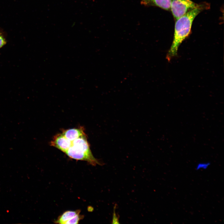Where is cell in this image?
Listing matches in <instances>:
<instances>
[{
  "label": "cell",
  "mask_w": 224,
  "mask_h": 224,
  "mask_svg": "<svg viewBox=\"0 0 224 224\" xmlns=\"http://www.w3.org/2000/svg\"><path fill=\"white\" fill-rule=\"evenodd\" d=\"M50 145L64 153L71 145V141L67 138L62 133L56 135L51 141Z\"/></svg>",
  "instance_id": "5b68a950"
},
{
  "label": "cell",
  "mask_w": 224,
  "mask_h": 224,
  "mask_svg": "<svg viewBox=\"0 0 224 224\" xmlns=\"http://www.w3.org/2000/svg\"><path fill=\"white\" fill-rule=\"evenodd\" d=\"M80 212L79 210L66 211L58 218L55 223L61 224H78L83 217L80 214Z\"/></svg>",
  "instance_id": "277c9868"
},
{
  "label": "cell",
  "mask_w": 224,
  "mask_h": 224,
  "mask_svg": "<svg viewBox=\"0 0 224 224\" xmlns=\"http://www.w3.org/2000/svg\"><path fill=\"white\" fill-rule=\"evenodd\" d=\"M210 165L209 162H202L198 163L195 167L197 170H206Z\"/></svg>",
  "instance_id": "ba28073f"
},
{
  "label": "cell",
  "mask_w": 224,
  "mask_h": 224,
  "mask_svg": "<svg viewBox=\"0 0 224 224\" xmlns=\"http://www.w3.org/2000/svg\"><path fill=\"white\" fill-rule=\"evenodd\" d=\"M209 7L208 3H202L199 7L189 11L176 20L173 41L166 55L168 60L169 61L177 55L179 46L191 33L192 25L195 17L202 11Z\"/></svg>",
  "instance_id": "6da1fadb"
},
{
  "label": "cell",
  "mask_w": 224,
  "mask_h": 224,
  "mask_svg": "<svg viewBox=\"0 0 224 224\" xmlns=\"http://www.w3.org/2000/svg\"><path fill=\"white\" fill-rule=\"evenodd\" d=\"M65 153L71 158L85 161L93 166L100 164L93 154H89L83 150L72 145Z\"/></svg>",
  "instance_id": "3957f363"
},
{
  "label": "cell",
  "mask_w": 224,
  "mask_h": 224,
  "mask_svg": "<svg viewBox=\"0 0 224 224\" xmlns=\"http://www.w3.org/2000/svg\"><path fill=\"white\" fill-rule=\"evenodd\" d=\"M6 42L4 38L0 34V48L6 44Z\"/></svg>",
  "instance_id": "9c48e42d"
},
{
  "label": "cell",
  "mask_w": 224,
  "mask_h": 224,
  "mask_svg": "<svg viewBox=\"0 0 224 224\" xmlns=\"http://www.w3.org/2000/svg\"><path fill=\"white\" fill-rule=\"evenodd\" d=\"M62 134L71 141L85 135L82 128H74L64 130Z\"/></svg>",
  "instance_id": "52a82bcc"
},
{
  "label": "cell",
  "mask_w": 224,
  "mask_h": 224,
  "mask_svg": "<svg viewBox=\"0 0 224 224\" xmlns=\"http://www.w3.org/2000/svg\"><path fill=\"white\" fill-rule=\"evenodd\" d=\"M191 0H171L170 10L176 20L189 11L200 6Z\"/></svg>",
  "instance_id": "7a4b0ae2"
},
{
  "label": "cell",
  "mask_w": 224,
  "mask_h": 224,
  "mask_svg": "<svg viewBox=\"0 0 224 224\" xmlns=\"http://www.w3.org/2000/svg\"><path fill=\"white\" fill-rule=\"evenodd\" d=\"M171 0H142L141 3L145 6H155L167 11L170 10Z\"/></svg>",
  "instance_id": "8992f818"
}]
</instances>
